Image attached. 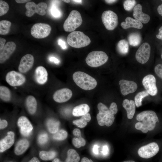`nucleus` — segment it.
Returning a JSON list of instances; mask_svg holds the SVG:
<instances>
[{
  "mask_svg": "<svg viewBox=\"0 0 162 162\" xmlns=\"http://www.w3.org/2000/svg\"><path fill=\"white\" fill-rule=\"evenodd\" d=\"M136 119L139 121L135 125L137 130L146 133L154 128L158 118L156 113L152 110H146L138 114L136 116Z\"/></svg>",
  "mask_w": 162,
  "mask_h": 162,
  "instance_id": "obj_1",
  "label": "nucleus"
},
{
  "mask_svg": "<svg viewBox=\"0 0 162 162\" xmlns=\"http://www.w3.org/2000/svg\"><path fill=\"white\" fill-rule=\"evenodd\" d=\"M73 79L76 84L82 89L89 90L96 87V80L88 74L80 71H76L73 75Z\"/></svg>",
  "mask_w": 162,
  "mask_h": 162,
  "instance_id": "obj_2",
  "label": "nucleus"
},
{
  "mask_svg": "<svg viewBox=\"0 0 162 162\" xmlns=\"http://www.w3.org/2000/svg\"><path fill=\"white\" fill-rule=\"evenodd\" d=\"M67 40L71 46L78 48L86 46L91 43V40L88 36L78 31L70 33L67 36Z\"/></svg>",
  "mask_w": 162,
  "mask_h": 162,
  "instance_id": "obj_3",
  "label": "nucleus"
},
{
  "mask_svg": "<svg viewBox=\"0 0 162 162\" xmlns=\"http://www.w3.org/2000/svg\"><path fill=\"white\" fill-rule=\"evenodd\" d=\"M99 112L96 116L98 124L101 126L105 125L109 127L113 123L114 115L112 114L106 105L101 102L99 103L97 106Z\"/></svg>",
  "mask_w": 162,
  "mask_h": 162,
  "instance_id": "obj_4",
  "label": "nucleus"
},
{
  "mask_svg": "<svg viewBox=\"0 0 162 162\" xmlns=\"http://www.w3.org/2000/svg\"><path fill=\"white\" fill-rule=\"evenodd\" d=\"M82 22L80 13L76 10H72L64 22V29L66 32H74L81 26Z\"/></svg>",
  "mask_w": 162,
  "mask_h": 162,
  "instance_id": "obj_5",
  "label": "nucleus"
},
{
  "mask_svg": "<svg viewBox=\"0 0 162 162\" xmlns=\"http://www.w3.org/2000/svg\"><path fill=\"white\" fill-rule=\"evenodd\" d=\"M108 57L106 53L101 51H93L90 52L86 59L87 64L92 67H97L106 63Z\"/></svg>",
  "mask_w": 162,
  "mask_h": 162,
  "instance_id": "obj_6",
  "label": "nucleus"
},
{
  "mask_svg": "<svg viewBox=\"0 0 162 162\" xmlns=\"http://www.w3.org/2000/svg\"><path fill=\"white\" fill-rule=\"evenodd\" d=\"M101 19L105 27L109 30H114L118 24L117 15L111 10L104 11L102 14Z\"/></svg>",
  "mask_w": 162,
  "mask_h": 162,
  "instance_id": "obj_7",
  "label": "nucleus"
},
{
  "mask_svg": "<svg viewBox=\"0 0 162 162\" xmlns=\"http://www.w3.org/2000/svg\"><path fill=\"white\" fill-rule=\"evenodd\" d=\"M51 28L46 23H38L34 24L31 28V33L32 36L36 38H43L50 34Z\"/></svg>",
  "mask_w": 162,
  "mask_h": 162,
  "instance_id": "obj_8",
  "label": "nucleus"
},
{
  "mask_svg": "<svg viewBox=\"0 0 162 162\" xmlns=\"http://www.w3.org/2000/svg\"><path fill=\"white\" fill-rule=\"evenodd\" d=\"M27 9L25 14L29 17L32 16L35 13L41 16L44 15L46 12L47 5L45 3L41 2L37 4L32 2H28L25 5Z\"/></svg>",
  "mask_w": 162,
  "mask_h": 162,
  "instance_id": "obj_9",
  "label": "nucleus"
},
{
  "mask_svg": "<svg viewBox=\"0 0 162 162\" xmlns=\"http://www.w3.org/2000/svg\"><path fill=\"white\" fill-rule=\"evenodd\" d=\"M159 149L158 144L155 142H152L139 148L138 151V153L141 158L148 159L157 154Z\"/></svg>",
  "mask_w": 162,
  "mask_h": 162,
  "instance_id": "obj_10",
  "label": "nucleus"
},
{
  "mask_svg": "<svg viewBox=\"0 0 162 162\" xmlns=\"http://www.w3.org/2000/svg\"><path fill=\"white\" fill-rule=\"evenodd\" d=\"M150 53V45L148 43H144L140 46L136 53V59L141 64H145L149 60Z\"/></svg>",
  "mask_w": 162,
  "mask_h": 162,
  "instance_id": "obj_11",
  "label": "nucleus"
},
{
  "mask_svg": "<svg viewBox=\"0 0 162 162\" xmlns=\"http://www.w3.org/2000/svg\"><path fill=\"white\" fill-rule=\"evenodd\" d=\"M5 80L7 82L12 86L22 85L26 81L25 76L20 73L14 70L8 72L6 74Z\"/></svg>",
  "mask_w": 162,
  "mask_h": 162,
  "instance_id": "obj_12",
  "label": "nucleus"
},
{
  "mask_svg": "<svg viewBox=\"0 0 162 162\" xmlns=\"http://www.w3.org/2000/svg\"><path fill=\"white\" fill-rule=\"evenodd\" d=\"M142 83L149 94L152 96L157 94L158 90L156 85V80L153 75L148 74L145 76L142 80Z\"/></svg>",
  "mask_w": 162,
  "mask_h": 162,
  "instance_id": "obj_13",
  "label": "nucleus"
},
{
  "mask_svg": "<svg viewBox=\"0 0 162 162\" xmlns=\"http://www.w3.org/2000/svg\"><path fill=\"white\" fill-rule=\"evenodd\" d=\"M17 125L20 128L21 134L23 136L27 137L31 134L33 127L28 119L26 117H20L18 120Z\"/></svg>",
  "mask_w": 162,
  "mask_h": 162,
  "instance_id": "obj_14",
  "label": "nucleus"
},
{
  "mask_svg": "<svg viewBox=\"0 0 162 162\" xmlns=\"http://www.w3.org/2000/svg\"><path fill=\"white\" fill-rule=\"evenodd\" d=\"M34 61V57L31 54H28L23 56L19 65V71L23 73L28 71L32 67Z\"/></svg>",
  "mask_w": 162,
  "mask_h": 162,
  "instance_id": "obj_15",
  "label": "nucleus"
},
{
  "mask_svg": "<svg viewBox=\"0 0 162 162\" xmlns=\"http://www.w3.org/2000/svg\"><path fill=\"white\" fill-rule=\"evenodd\" d=\"M119 84L121 93L124 96L134 92L137 88V84L133 81L122 80L119 81Z\"/></svg>",
  "mask_w": 162,
  "mask_h": 162,
  "instance_id": "obj_16",
  "label": "nucleus"
},
{
  "mask_svg": "<svg viewBox=\"0 0 162 162\" xmlns=\"http://www.w3.org/2000/svg\"><path fill=\"white\" fill-rule=\"evenodd\" d=\"M72 95L71 90L67 88H63L56 91L54 94L53 98L56 102L61 103L68 100Z\"/></svg>",
  "mask_w": 162,
  "mask_h": 162,
  "instance_id": "obj_17",
  "label": "nucleus"
},
{
  "mask_svg": "<svg viewBox=\"0 0 162 162\" xmlns=\"http://www.w3.org/2000/svg\"><path fill=\"white\" fill-rule=\"evenodd\" d=\"M16 48V45L14 42H8L3 49L0 51V63H3L6 61L14 52Z\"/></svg>",
  "mask_w": 162,
  "mask_h": 162,
  "instance_id": "obj_18",
  "label": "nucleus"
},
{
  "mask_svg": "<svg viewBox=\"0 0 162 162\" xmlns=\"http://www.w3.org/2000/svg\"><path fill=\"white\" fill-rule=\"evenodd\" d=\"M15 134L11 131L7 133V135L0 141V152H2L10 148L14 142Z\"/></svg>",
  "mask_w": 162,
  "mask_h": 162,
  "instance_id": "obj_19",
  "label": "nucleus"
},
{
  "mask_svg": "<svg viewBox=\"0 0 162 162\" xmlns=\"http://www.w3.org/2000/svg\"><path fill=\"white\" fill-rule=\"evenodd\" d=\"M34 77L36 82L40 85L45 84L48 79V73L46 69L42 66H39L35 69Z\"/></svg>",
  "mask_w": 162,
  "mask_h": 162,
  "instance_id": "obj_20",
  "label": "nucleus"
},
{
  "mask_svg": "<svg viewBox=\"0 0 162 162\" xmlns=\"http://www.w3.org/2000/svg\"><path fill=\"white\" fill-rule=\"evenodd\" d=\"M142 9V6L140 4L136 5L134 8L133 16L136 19L141 22L147 23L149 21L150 17L149 15L143 13Z\"/></svg>",
  "mask_w": 162,
  "mask_h": 162,
  "instance_id": "obj_21",
  "label": "nucleus"
},
{
  "mask_svg": "<svg viewBox=\"0 0 162 162\" xmlns=\"http://www.w3.org/2000/svg\"><path fill=\"white\" fill-rule=\"evenodd\" d=\"M125 22L121 23V25L124 29H126L130 28H134L141 29L143 27L142 23L140 21L130 17H126Z\"/></svg>",
  "mask_w": 162,
  "mask_h": 162,
  "instance_id": "obj_22",
  "label": "nucleus"
},
{
  "mask_svg": "<svg viewBox=\"0 0 162 162\" xmlns=\"http://www.w3.org/2000/svg\"><path fill=\"white\" fill-rule=\"evenodd\" d=\"M135 104L133 100H129L127 99H124L122 103V106L126 110L127 116L129 119L133 118L135 112Z\"/></svg>",
  "mask_w": 162,
  "mask_h": 162,
  "instance_id": "obj_23",
  "label": "nucleus"
},
{
  "mask_svg": "<svg viewBox=\"0 0 162 162\" xmlns=\"http://www.w3.org/2000/svg\"><path fill=\"white\" fill-rule=\"evenodd\" d=\"M29 145L28 140L23 139L19 141L15 147L14 152L17 155L22 154L27 149Z\"/></svg>",
  "mask_w": 162,
  "mask_h": 162,
  "instance_id": "obj_24",
  "label": "nucleus"
},
{
  "mask_svg": "<svg viewBox=\"0 0 162 162\" xmlns=\"http://www.w3.org/2000/svg\"><path fill=\"white\" fill-rule=\"evenodd\" d=\"M26 105L28 112L31 114H34L37 108V102L33 96L30 95L26 98Z\"/></svg>",
  "mask_w": 162,
  "mask_h": 162,
  "instance_id": "obj_25",
  "label": "nucleus"
},
{
  "mask_svg": "<svg viewBox=\"0 0 162 162\" xmlns=\"http://www.w3.org/2000/svg\"><path fill=\"white\" fill-rule=\"evenodd\" d=\"M90 110V107L86 104H82L75 107L72 111L73 115L76 117L82 116L87 113Z\"/></svg>",
  "mask_w": 162,
  "mask_h": 162,
  "instance_id": "obj_26",
  "label": "nucleus"
},
{
  "mask_svg": "<svg viewBox=\"0 0 162 162\" xmlns=\"http://www.w3.org/2000/svg\"><path fill=\"white\" fill-rule=\"evenodd\" d=\"M59 125V122L53 119L50 118L47 121L46 125L48 130L52 134L56 133L58 131Z\"/></svg>",
  "mask_w": 162,
  "mask_h": 162,
  "instance_id": "obj_27",
  "label": "nucleus"
},
{
  "mask_svg": "<svg viewBox=\"0 0 162 162\" xmlns=\"http://www.w3.org/2000/svg\"><path fill=\"white\" fill-rule=\"evenodd\" d=\"M128 40L130 45L133 46H136L140 43L141 41V37L138 33H132L129 35Z\"/></svg>",
  "mask_w": 162,
  "mask_h": 162,
  "instance_id": "obj_28",
  "label": "nucleus"
},
{
  "mask_svg": "<svg viewBox=\"0 0 162 162\" xmlns=\"http://www.w3.org/2000/svg\"><path fill=\"white\" fill-rule=\"evenodd\" d=\"M80 159V156L75 150L70 149L68 150L65 162H78Z\"/></svg>",
  "mask_w": 162,
  "mask_h": 162,
  "instance_id": "obj_29",
  "label": "nucleus"
},
{
  "mask_svg": "<svg viewBox=\"0 0 162 162\" xmlns=\"http://www.w3.org/2000/svg\"><path fill=\"white\" fill-rule=\"evenodd\" d=\"M117 50L121 54L125 55L127 54L129 51V44L127 41L124 39L120 40L117 46Z\"/></svg>",
  "mask_w": 162,
  "mask_h": 162,
  "instance_id": "obj_30",
  "label": "nucleus"
},
{
  "mask_svg": "<svg viewBox=\"0 0 162 162\" xmlns=\"http://www.w3.org/2000/svg\"><path fill=\"white\" fill-rule=\"evenodd\" d=\"M0 98L2 100L5 101H8L10 100L11 93L8 87L4 86H0Z\"/></svg>",
  "mask_w": 162,
  "mask_h": 162,
  "instance_id": "obj_31",
  "label": "nucleus"
},
{
  "mask_svg": "<svg viewBox=\"0 0 162 162\" xmlns=\"http://www.w3.org/2000/svg\"><path fill=\"white\" fill-rule=\"evenodd\" d=\"M11 22L6 20H2L0 22V34L5 35L9 32Z\"/></svg>",
  "mask_w": 162,
  "mask_h": 162,
  "instance_id": "obj_32",
  "label": "nucleus"
},
{
  "mask_svg": "<svg viewBox=\"0 0 162 162\" xmlns=\"http://www.w3.org/2000/svg\"><path fill=\"white\" fill-rule=\"evenodd\" d=\"M56 154V152L54 151L46 152L42 151L40 152L39 156L41 159L44 160H48L54 158Z\"/></svg>",
  "mask_w": 162,
  "mask_h": 162,
  "instance_id": "obj_33",
  "label": "nucleus"
},
{
  "mask_svg": "<svg viewBox=\"0 0 162 162\" xmlns=\"http://www.w3.org/2000/svg\"><path fill=\"white\" fill-rule=\"evenodd\" d=\"M149 94L146 91H143L138 93L134 98V101L136 106L139 107L142 105V99L148 96Z\"/></svg>",
  "mask_w": 162,
  "mask_h": 162,
  "instance_id": "obj_34",
  "label": "nucleus"
},
{
  "mask_svg": "<svg viewBox=\"0 0 162 162\" xmlns=\"http://www.w3.org/2000/svg\"><path fill=\"white\" fill-rule=\"evenodd\" d=\"M68 136V134L66 131L63 130H61L54 134L52 136V138L55 140H62L65 139Z\"/></svg>",
  "mask_w": 162,
  "mask_h": 162,
  "instance_id": "obj_35",
  "label": "nucleus"
},
{
  "mask_svg": "<svg viewBox=\"0 0 162 162\" xmlns=\"http://www.w3.org/2000/svg\"><path fill=\"white\" fill-rule=\"evenodd\" d=\"M53 1V3L51 5L50 10L51 15L55 18H59L62 15L61 12L58 8L56 4V1Z\"/></svg>",
  "mask_w": 162,
  "mask_h": 162,
  "instance_id": "obj_36",
  "label": "nucleus"
},
{
  "mask_svg": "<svg viewBox=\"0 0 162 162\" xmlns=\"http://www.w3.org/2000/svg\"><path fill=\"white\" fill-rule=\"evenodd\" d=\"M72 142L74 146L77 148H80L83 146L85 140L84 138L81 136L79 137H74L72 140Z\"/></svg>",
  "mask_w": 162,
  "mask_h": 162,
  "instance_id": "obj_37",
  "label": "nucleus"
},
{
  "mask_svg": "<svg viewBox=\"0 0 162 162\" xmlns=\"http://www.w3.org/2000/svg\"><path fill=\"white\" fill-rule=\"evenodd\" d=\"M9 7L8 4L5 2L0 0V16L5 14L8 11Z\"/></svg>",
  "mask_w": 162,
  "mask_h": 162,
  "instance_id": "obj_38",
  "label": "nucleus"
},
{
  "mask_svg": "<svg viewBox=\"0 0 162 162\" xmlns=\"http://www.w3.org/2000/svg\"><path fill=\"white\" fill-rule=\"evenodd\" d=\"M136 4V1L135 0H126L124 2L123 6L125 10L130 11L134 7Z\"/></svg>",
  "mask_w": 162,
  "mask_h": 162,
  "instance_id": "obj_39",
  "label": "nucleus"
},
{
  "mask_svg": "<svg viewBox=\"0 0 162 162\" xmlns=\"http://www.w3.org/2000/svg\"><path fill=\"white\" fill-rule=\"evenodd\" d=\"M48 135L46 133H43L40 134L38 138V143L41 145L46 144L48 141Z\"/></svg>",
  "mask_w": 162,
  "mask_h": 162,
  "instance_id": "obj_40",
  "label": "nucleus"
},
{
  "mask_svg": "<svg viewBox=\"0 0 162 162\" xmlns=\"http://www.w3.org/2000/svg\"><path fill=\"white\" fill-rule=\"evenodd\" d=\"M73 123L78 127L83 128L87 125L88 122L81 117L80 119L73 121Z\"/></svg>",
  "mask_w": 162,
  "mask_h": 162,
  "instance_id": "obj_41",
  "label": "nucleus"
},
{
  "mask_svg": "<svg viewBox=\"0 0 162 162\" xmlns=\"http://www.w3.org/2000/svg\"><path fill=\"white\" fill-rule=\"evenodd\" d=\"M154 69L156 75L162 80V64H157L155 67Z\"/></svg>",
  "mask_w": 162,
  "mask_h": 162,
  "instance_id": "obj_42",
  "label": "nucleus"
},
{
  "mask_svg": "<svg viewBox=\"0 0 162 162\" xmlns=\"http://www.w3.org/2000/svg\"><path fill=\"white\" fill-rule=\"evenodd\" d=\"M111 113L113 115L116 114L118 112V108L117 104L115 102H112L109 108Z\"/></svg>",
  "mask_w": 162,
  "mask_h": 162,
  "instance_id": "obj_43",
  "label": "nucleus"
},
{
  "mask_svg": "<svg viewBox=\"0 0 162 162\" xmlns=\"http://www.w3.org/2000/svg\"><path fill=\"white\" fill-rule=\"evenodd\" d=\"M58 44L62 48L63 50L67 49V46L66 43L64 40L62 39H59L58 40Z\"/></svg>",
  "mask_w": 162,
  "mask_h": 162,
  "instance_id": "obj_44",
  "label": "nucleus"
},
{
  "mask_svg": "<svg viewBox=\"0 0 162 162\" xmlns=\"http://www.w3.org/2000/svg\"><path fill=\"white\" fill-rule=\"evenodd\" d=\"M8 122L5 120L0 119V128L1 129H3L6 128L8 125Z\"/></svg>",
  "mask_w": 162,
  "mask_h": 162,
  "instance_id": "obj_45",
  "label": "nucleus"
},
{
  "mask_svg": "<svg viewBox=\"0 0 162 162\" xmlns=\"http://www.w3.org/2000/svg\"><path fill=\"white\" fill-rule=\"evenodd\" d=\"M73 133L74 135L76 137H79L81 136V131L78 128L74 129Z\"/></svg>",
  "mask_w": 162,
  "mask_h": 162,
  "instance_id": "obj_46",
  "label": "nucleus"
},
{
  "mask_svg": "<svg viewBox=\"0 0 162 162\" xmlns=\"http://www.w3.org/2000/svg\"><path fill=\"white\" fill-rule=\"evenodd\" d=\"M81 118L85 120L87 122H90L91 119L90 115L89 113L82 116Z\"/></svg>",
  "mask_w": 162,
  "mask_h": 162,
  "instance_id": "obj_47",
  "label": "nucleus"
},
{
  "mask_svg": "<svg viewBox=\"0 0 162 162\" xmlns=\"http://www.w3.org/2000/svg\"><path fill=\"white\" fill-rule=\"evenodd\" d=\"M49 60L52 62H53L55 64H57L59 63L60 61L58 59L56 58L50 56L49 58Z\"/></svg>",
  "mask_w": 162,
  "mask_h": 162,
  "instance_id": "obj_48",
  "label": "nucleus"
},
{
  "mask_svg": "<svg viewBox=\"0 0 162 162\" xmlns=\"http://www.w3.org/2000/svg\"><path fill=\"white\" fill-rule=\"evenodd\" d=\"M6 42V40L3 38H0V50H2L4 47V45Z\"/></svg>",
  "mask_w": 162,
  "mask_h": 162,
  "instance_id": "obj_49",
  "label": "nucleus"
},
{
  "mask_svg": "<svg viewBox=\"0 0 162 162\" xmlns=\"http://www.w3.org/2000/svg\"><path fill=\"white\" fill-rule=\"evenodd\" d=\"M156 37L158 39L162 40V26L159 28L158 34L156 35Z\"/></svg>",
  "mask_w": 162,
  "mask_h": 162,
  "instance_id": "obj_50",
  "label": "nucleus"
},
{
  "mask_svg": "<svg viewBox=\"0 0 162 162\" xmlns=\"http://www.w3.org/2000/svg\"><path fill=\"white\" fill-rule=\"evenodd\" d=\"M109 150L108 146H104L103 147L102 153L104 155H106L108 152Z\"/></svg>",
  "mask_w": 162,
  "mask_h": 162,
  "instance_id": "obj_51",
  "label": "nucleus"
},
{
  "mask_svg": "<svg viewBox=\"0 0 162 162\" xmlns=\"http://www.w3.org/2000/svg\"><path fill=\"white\" fill-rule=\"evenodd\" d=\"M98 146L97 145L94 146L93 147V153L95 154H98Z\"/></svg>",
  "mask_w": 162,
  "mask_h": 162,
  "instance_id": "obj_52",
  "label": "nucleus"
},
{
  "mask_svg": "<svg viewBox=\"0 0 162 162\" xmlns=\"http://www.w3.org/2000/svg\"><path fill=\"white\" fill-rule=\"evenodd\" d=\"M157 11L159 14L162 16V3L158 7Z\"/></svg>",
  "mask_w": 162,
  "mask_h": 162,
  "instance_id": "obj_53",
  "label": "nucleus"
},
{
  "mask_svg": "<svg viewBox=\"0 0 162 162\" xmlns=\"http://www.w3.org/2000/svg\"><path fill=\"white\" fill-rule=\"evenodd\" d=\"M81 162H93L91 159H89L88 158L86 157L82 158L81 160Z\"/></svg>",
  "mask_w": 162,
  "mask_h": 162,
  "instance_id": "obj_54",
  "label": "nucleus"
},
{
  "mask_svg": "<svg viewBox=\"0 0 162 162\" xmlns=\"http://www.w3.org/2000/svg\"><path fill=\"white\" fill-rule=\"evenodd\" d=\"M28 162H40V161L37 158L34 157L29 160Z\"/></svg>",
  "mask_w": 162,
  "mask_h": 162,
  "instance_id": "obj_55",
  "label": "nucleus"
},
{
  "mask_svg": "<svg viewBox=\"0 0 162 162\" xmlns=\"http://www.w3.org/2000/svg\"><path fill=\"white\" fill-rule=\"evenodd\" d=\"M16 2L18 3H22L27 2L28 1H30V0H16Z\"/></svg>",
  "mask_w": 162,
  "mask_h": 162,
  "instance_id": "obj_56",
  "label": "nucleus"
},
{
  "mask_svg": "<svg viewBox=\"0 0 162 162\" xmlns=\"http://www.w3.org/2000/svg\"><path fill=\"white\" fill-rule=\"evenodd\" d=\"M105 2L108 4L113 3L117 1L115 0H106L105 1Z\"/></svg>",
  "mask_w": 162,
  "mask_h": 162,
  "instance_id": "obj_57",
  "label": "nucleus"
},
{
  "mask_svg": "<svg viewBox=\"0 0 162 162\" xmlns=\"http://www.w3.org/2000/svg\"><path fill=\"white\" fill-rule=\"evenodd\" d=\"M52 162H61L57 158H56L54 159L53 160Z\"/></svg>",
  "mask_w": 162,
  "mask_h": 162,
  "instance_id": "obj_58",
  "label": "nucleus"
},
{
  "mask_svg": "<svg viewBox=\"0 0 162 162\" xmlns=\"http://www.w3.org/2000/svg\"><path fill=\"white\" fill-rule=\"evenodd\" d=\"M73 2L78 3H81L82 2V0H72Z\"/></svg>",
  "mask_w": 162,
  "mask_h": 162,
  "instance_id": "obj_59",
  "label": "nucleus"
},
{
  "mask_svg": "<svg viewBox=\"0 0 162 162\" xmlns=\"http://www.w3.org/2000/svg\"><path fill=\"white\" fill-rule=\"evenodd\" d=\"M123 162H135V161L133 160H126Z\"/></svg>",
  "mask_w": 162,
  "mask_h": 162,
  "instance_id": "obj_60",
  "label": "nucleus"
},
{
  "mask_svg": "<svg viewBox=\"0 0 162 162\" xmlns=\"http://www.w3.org/2000/svg\"><path fill=\"white\" fill-rule=\"evenodd\" d=\"M64 2H65L66 3H68L70 2V0H62Z\"/></svg>",
  "mask_w": 162,
  "mask_h": 162,
  "instance_id": "obj_61",
  "label": "nucleus"
},
{
  "mask_svg": "<svg viewBox=\"0 0 162 162\" xmlns=\"http://www.w3.org/2000/svg\"><path fill=\"white\" fill-rule=\"evenodd\" d=\"M161 58H162V54L161 55Z\"/></svg>",
  "mask_w": 162,
  "mask_h": 162,
  "instance_id": "obj_62",
  "label": "nucleus"
},
{
  "mask_svg": "<svg viewBox=\"0 0 162 162\" xmlns=\"http://www.w3.org/2000/svg\"><path fill=\"white\" fill-rule=\"evenodd\" d=\"M162 1V0H161Z\"/></svg>",
  "mask_w": 162,
  "mask_h": 162,
  "instance_id": "obj_63",
  "label": "nucleus"
}]
</instances>
